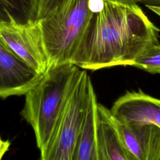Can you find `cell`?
I'll list each match as a JSON object with an SVG mask.
<instances>
[{
    "label": "cell",
    "mask_w": 160,
    "mask_h": 160,
    "mask_svg": "<svg viewBox=\"0 0 160 160\" xmlns=\"http://www.w3.org/2000/svg\"><path fill=\"white\" fill-rule=\"evenodd\" d=\"M0 38L38 72L46 71L48 59L39 20L29 19L19 22L9 15V20L0 21Z\"/></svg>",
    "instance_id": "5"
},
{
    "label": "cell",
    "mask_w": 160,
    "mask_h": 160,
    "mask_svg": "<svg viewBox=\"0 0 160 160\" xmlns=\"http://www.w3.org/2000/svg\"><path fill=\"white\" fill-rule=\"evenodd\" d=\"M140 2L145 6H160V0H141Z\"/></svg>",
    "instance_id": "16"
},
{
    "label": "cell",
    "mask_w": 160,
    "mask_h": 160,
    "mask_svg": "<svg viewBox=\"0 0 160 160\" xmlns=\"http://www.w3.org/2000/svg\"><path fill=\"white\" fill-rule=\"evenodd\" d=\"M131 66L151 74H160V44H152L145 49Z\"/></svg>",
    "instance_id": "11"
},
{
    "label": "cell",
    "mask_w": 160,
    "mask_h": 160,
    "mask_svg": "<svg viewBox=\"0 0 160 160\" xmlns=\"http://www.w3.org/2000/svg\"><path fill=\"white\" fill-rule=\"evenodd\" d=\"M113 120L118 134L133 160H160V128Z\"/></svg>",
    "instance_id": "8"
},
{
    "label": "cell",
    "mask_w": 160,
    "mask_h": 160,
    "mask_svg": "<svg viewBox=\"0 0 160 160\" xmlns=\"http://www.w3.org/2000/svg\"><path fill=\"white\" fill-rule=\"evenodd\" d=\"M104 0H61L41 22L48 67L70 62Z\"/></svg>",
    "instance_id": "3"
},
{
    "label": "cell",
    "mask_w": 160,
    "mask_h": 160,
    "mask_svg": "<svg viewBox=\"0 0 160 160\" xmlns=\"http://www.w3.org/2000/svg\"><path fill=\"white\" fill-rule=\"evenodd\" d=\"M149 10L154 12L156 14H158L159 16H160V6H150L147 5L146 6Z\"/></svg>",
    "instance_id": "17"
},
{
    "label": "cell",
    "mask_w": 160,
    "mask_h": 160,
    "mask_svg": "<svg viewBox=\"0 0 160 160\" xmlns=\"http://www.w3.org/2000/svg\"><path fill=\"white\" fill-rule=\"evenodd\" d=\"M82 71L70 62L49 67L25 94L21 114L32 128L39 149L51 138Z\"/></svg>",
    "instance_id": "2"
},
{
    "label": "cell",
    "mask_w": 160,
    "mask_h": 160,
    "mask_svg": "<svg viewBox=\"0 0 160 160\" xmlns=\"http://www.w3.org/2000/svg\"><path fill=\"white\" fill-rule=\"evenodd\" d=\"M61 0H38L36 11V20H39L44 18L47 13L52 9ZM122 3L126 4H137L140 2L141 0H112Z\"/></svg>",
    "instance_id": "13"
},
{
    "label": "cell",
    "mask_w": 160,
    "mask_h": 160,
    "mask_svg": "<svg viewBox=\"0 0 160 160\" xmlns=\"http://www.w3.org/2000/svg\"><path fill=\"white\" fill-rule=\"evenodd\" d=\"M92 84L84 70L71 92L61 116L39 160H72L88 108Z\"/></svg>",
    "instance_id": "4"
},
{
    "label": "cell",
    "mask_w": 160,
    "mask_h": 160,
    "mask_svg": "<svg viewBox=\"0 0 160 160\" xmlns=\"http://www.w3.org/2000/svg\"><path fill=\"white\" fill-rule=\"evenodd\" d=\"M11 142L9 141H4L0 137V160H1L4 154L8 151Z\"/></svg>",
    "instance_id": "14"
},
{
    "label": "cell",
    "mask_w": 160,
    "mask_h": 160,
    "mask_svg": "<svg viewBox=\"0 0 160 160\" xmlns=\"http://www.w3.org/2000/svg\"><path fill=\"white\" fill-rule=\"evenodd\" d=\"M160 29L136 4L104 0L94 12L70 63L91 71L132 66L136 58L159 43Z\"/></svg>",
    "instance_id": "1"
},
{
    "label": "cell",
    "mask_w": 160,
    "mask_h": 160,
    "mask_svg": "<svg viewBox=\"0 0 160 160\" xmlns=\"http://www.w3.org/2000/svg\"><path fill=\"white\" fill-rule=\"evenodd\" d=\"M110 112L119 122L150 124L160 128V99L141 89L127 91L114 101Z\"/></svg>",
    "instance_id": "7"
},
{
    "label": "cell",
    "mask_w": 160,
    "mask_h": 160,
    "mask_svg": "<svg viewBox=\"0 0 160 160\" xmlns=\"http://www.w3.org/2000/svg\"><path fill=\"white\" fill-rule=\"evenodd\" d=\"M28 1L29 2V6H30V8H31V11L32 19L34 20L38 0H28Z\"/></svg>",
    "instance_id": "15"
},
{
    "label": "cell",
    "mask_w": 160,
    "mask_h": 160,
    "mask_svg": "<svg viewBox=\"0 0 160 160\" xmlns=\"http://www.w3.org/2000/svg\"><path fill=\"white\" fill-rule=\"evenodd\" d=\"M39 74L0 38V98L25 95L41 79Z\"/></svg>",
    "instance_id": "6"
},
{
    "label": "cell",
    "mask_w": 160,
    "mask_h": 160,
    "mask_svg": "<svg viewBox=\"0 0 160 160\" xmlns=\"http://www.w3.org/2000/svg\"><path fill=\"white\" fill-rule=\"evenodd\" d=\"M97 105L96 96L92 86L72 160H99L96 133Z\"/></svg>",
    "instance_id": "10"
},
{
    "label": "cell",
    "mask_w": 160,
    "mask_h": 160,
    "mask_svg": "<svg viewBox=\"0 0 160 160\" xmlns=\"http://www.w3.org/2000/svg\"><path fill=\"white\" fill-rule=\"evenodd\" d=\"M96 133L99 160H133L118 134L110 109L99 102Z\"/></svg>",
    "instance_id": "9"
},
{
    "label": "cell",
    "mask_w": 160,
    "mask_h": 160,
    "mask_svg": "<svg viewBox=\"0 0 160 160\" xmlns=\"http://www.w3.org/2000/svg\"><path fill=\"white\" fill-rule=\"evenodd\" d=\"M9 15L19 22L31 19L29 11L21 0H0V21L9 20Z\"/></svg>",
    "instance_id": "12"
}]
</instances>
